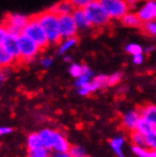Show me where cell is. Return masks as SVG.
Instances as JSON below:
<instances>
[{"instance_id": "cell-1", "label": "cell", "mask_w": 156, "mask_h": 157, "mask_svg": "<svg viewBox=\"0 0 156 157\" xmlns=\"http://www.w3.org/2000/svg\"><path fill=\"white\" fill-rule=\"evenodd\" d=\"M35 17L46 33L49 44L51 46L58 44L62 40L60 32H59L58 15L53 12L51 8H49L47 10H43V12L37 14Z\"/></svg>"}, {"instance_id": "cell-2", "label": "cell", "mask_w": 156, "mask_h": 157, "mask_svg": "<svg viewBox=\"0 0 156 157\" xmlns=\"http://www.w3.org/2000/svg\"><path fill=\"white\" fill-rule=\"evenodd\" d=\"M84 12L91 25L94 26H104L111 20L100 1H96V0L89 1V4L84 7Z\"/></svg>"}, {"instance_id": "cell-3", "label": "cell", "mask_w": 156, "mask_h": 157, "mask_svg": "<svg viewBox=\"0 0 156 157\" xmlns=\"http://www.w3.org/2000/svg\"><path fill=\"white\" fill-rule=\"evenodd\" d=\"M23 34H25V36H29L30 39L33 40L41 49H46V48L49 46L47 36H46L43 29L41 28L40 23L38 22V20H37L35 15L30 17L29 23H27V25L23 30Z\"/></svg>"}, {"instance_id": "cell-4", "label": "cell", "mask_w": 156, "mask_h": 157, "mask_svg": "<svg viewBox=\"0 0 156 157\" xmlns=\"http://www.w3.org/2000/svg\"><path fill=\"white\" fill-rule=\"evenodd\" d=\"M18 44H20L21 62H30L41 50V48L33 40L30 39L23 33L18 36Z\"/></svg>"}, {"instance_id": "cell-5", "label": "cell", "mask_w": 156, "mask_h": 157, "mask_svg": "<svg viewBox=\"0 0 156 157\" xmlns=\"http://www.w3.org/2000/svg\"><path fill=\"white\" fill-rule=\"evenodd\" d=\"M100 2L109 18L122 20L129 13V4L123 0H102Z\"/></svg>"}, {"instance_id": "cell-6", "label": "cell", "mask_w": 156, "mask_h": 157, "mask_svg": "<svg viewBox=\"0 0 156 157\" xmlns=\"http://www.w3.org/2000/svg\"><path fill=\"white\" fill-rule=\"evenodd\" d=\"M29 21H30V17L22 14H8L2 24L6 25L9 34L18 36L23 33V30L27 25Z\"/></svg>"}, {"instance_id": "cell-7", "label": "cell", "mask_w": 156, "mask_h": 157, "mask_svg": "<svg viewBox=\"0 0 156 157\" xmlns=\"http://www.w3.org/2000/svg\"><path fill=\"white\" fill-rule=\"evenodd\" d=\"M59 20V32L63 40L75 38V34L78 32V26L74 22V18L72 15H62L58 16Z\"/></svg>"}, {"instance_id": "cell-8", "label": "cell", "mask_w": 156, "mask_h": 157, "mask_svg": "<svg viewBox=\"0 0 156 157\" xmlns=\"http://www.w3.org/2000/svg\"><path fill=\"white\" fill-rule=\"evenodd\" d=\"M138 17L140 18L142 24L153 22L156 20V2L155 1H147L137 13Z\"/></svg>"}, {"instance_id": "cell-9", "label": "cell", "mask_w": 156, "mask_h": 157, "mask_svg": "<svg viewBox=\"0 0 156 157\" xmlns=\"http://www.w3.org/2000/svg\"><path fill=\"white\" fill-rule=\"evenodd\" d=\"M2 47L6 49L9 55L15 59V62H21V54H20V44H18V36L9 34L6 38L5 42L2 43Z\"/></svg>"}, {"instance_id": "cell-10", "label": "cell", "mask_w": 156, "mask_h": 157, "mask_svg": "<svg viewBox=\"0 0 156 157\" xmlns=\"http://www.w3.org/2000/svg\"><path fill=\"white\" fill-rule=\"evenodd\" d=\"M140 113L138 109H130L128 110L123 117H122V126L124 128L125 130H128L130 132L135 131L136 129V125L138 121L140 120Z\"/></svg>"}, {"instance_id": "cell-11", "label": "cell", "mask_w": 156, "mask_h": 157, "mask_svg": "<svg viewBox=\"0 0 156 157\" xmlns=\"http://www.w3.org/2000/svg\"><path fill=\"white\" fill-rule=\"evenodd\" d=\"M141 118L148 121L152 125L156 128V104H148L139 108Z\"/></svg>"}, {"instance_id": "cell-12", "label": "cell", "mask_w": 156, "mask_h": 157, "mask_svg": "<svg viewBox=\"0 0 156 157\" xmlns=\"http://www.w3.org/2000/svg\"><path fill=\"white\" fill-rule=\"evenodd\" d=\"M40 139L42 142V147L48 151L54 149V139H55V130L51 129H42L39 132Z\"/></svg>"}, {"instance_id": "cell-13", "label": "cell", "mask_w": 156, "mask_h": 157, "mask_svg": "<svg viewBox=\"0 0 156 157\" xmlns=\"http://www.w3.org/2000/svg\"><path fill=\"white\" fill-rule=\"evenodd\" d=\"M72 16L74 18V22L79 30H86V29L91 26V23H90L84 9H75L73 14H72Z\"/></svg>"}, {"instance_id": "cell-14", "label": "cell", "mask_w": 156, "mask_h": 157, "mask_svg": "<svg viewBox=\"0 0 156 157\" xmlns=\"http://www.w3.org/2000/svg\"><path fill=\"white\" fill-rule=\"evenodd\" d=\"M71 148L70 142L58 131H55V139H54V149L55 151H60V153H66Z\"/></svg>"}, {"instance_id": "cell-15", "label": "cell", "mask_w": 156, "mask_h": 157, "mask_svg": "<svg viewBox=\"0 0 156 157\" xmlns=\"http://www.w3.org/2000/svg\"><path fill=\"white\" fill-rule=\"evenodd\" d=\"M53 12L56 13L58 16L62 15H72L75 10L74 5L72 4V1H60L58 4L51 7Z\"/></svg>"}, {"instance_id": "cell-16", "label": "cell", "mask_w": 156, "mask_h": 157, "mask_svg": "<svg viewBox=\"0 0 156 157\" xmlns=\"http://www.w3.org/2000/svg\"><path fill=\"white\" fill-rule=\"evenodd\" d=\"M122 23L123 25L128 26V28H141L142 26V22L140 18L138 17L136 13H128L125 16H123L122 18Z\"/></svg>"}, {"instance_id": "cell-17", "label": "cell", "mask_w": 156, "mask_h": 157, "mask_svg": "<svg viewBox=\"0 0 156 157\" xmlns=\"http://www.w3.org/2000/svg\"><path fill=\"white\" fill-rule=\"evenodd\" d=\"M155 130H156L155 126L152 125L148 121H146V120H144V118L140 117V120H139L138 123H137L135 131L139 132V133H141L142 136L146 137V136H148L149 133H152L153 131H155Z\"/></svg>"}, {"instance_id": "cell-18", "label": "cell", "mask_w": 156, "mask_h": 157, "mask_svg": "<svg viewBox=\"0 0 156 157\" xmlns=\"http://www.w3.org/2000/svg\"><path fill=\"white\" fill-rule=\"evenodd\" d=\"M124 142H125L124 139H123L122 137H115L109 141L111 148L113 149L114 154H115L117 157H125L124 153H123V146H124Z\"/></svg>"}, {"instance_id": "cell-19", "label": "cell", "mask_w": 156, "mask_h": 157, "mask_svg": "<svg viewBox=\"0 0 156 157\" xmlns=\"http://www.w3.org/2000/svg\"><path fill=\"white\" fill-rule=\"evenodd\" d=\"M76 43H78V39H76V38H70V39L63 40L62 42L59 43L57 54H58V55H64V54H66L67 51L71 50L72 48L76 46Z\"/></svg>"}, {"instance_id": "cell-20", "label": "cell", "mask_w": 156, "mask_h": 157, "mask_svg": "<svg viewBox=\"0 0 156 157\" xmlns=\"http://www.w3.org/2000/svg\"><path fill=\"white\" fill-rule=\"evenodd\" d=\"M27 145V150L29 149H38V148H43L42 142L40 139L39 132H34V133L29 134L26 140Z\"/></svg>"}, {"instance_id": "cell-21", "label": "cell", "mask_w": 156, "mask_h": 157, "mask_svg": "<svg viewBox=\"0 0 156 157\" xmlns=\"http://www.w3.org/2000/svg\"><path fill=\"white\" fill-rule=\"evenodd\" d=\"M15 59L8 54L6 49L2 46H0V68H6V67L13 65Z\"/></svg>"}, {"instance_id": "cell-22", "label": "cell", "mask_w": 156, "mask_h": 157, "mask_svg": "<svg viewBox=\"0 0 156 157\" xmlns=\"http://www.w3.org/2000/svg\"><path fill=\"white\" fill-rule=\"evenodd\" d=\"M130 140L132 142V146H137V147H146V137L142 136L141 133L137 132V131H132L130 132ZM147 148V147H146Z\"/></svg>"}, {"instance_id": "cell-23", "label": "cell", "mask_w": 156, "mask_h": 157, "mask_svg": "<svg viewBox=\"0 0 156 157\" xmlns=\"http://www.w3.org/2000/svg\"><path fill=\"white\" fill-rule=\"evenodd\" d=\"M68 73L71 76H73L74 78H79L83 74V67L80 64L73 63L71 64V66L68 67Z\"/></svg>"}, {"instance_id": "cell-24", "label": "cell", "mask_w": 156, "mask_h": 157, "mask_svg": "<svg viewBox=\"0 0 156 157\" xmlns=\"http://www.w3.org/2000/svg\"><path fill=\"white\" fill-rule=\"evenodd\" d=\"M47 149L45 148H38V149H29L27 150V157H50Z\"/></svg>"}, {"instance_id": "cell-25", "label": "cell", "mask_w": 156, "mask_h": 157, "mask_svg": "<svg viewBox=\"0 0 156 157\" xmlns=\"http://www.w3.org/2000/svg\"><path fill=\"white\" fill-rule=\"evenodd\" d=\"M71 157H86V150L84 148H82L81 146L74 145V146H71L70 150H68Z\"/></svg>"}, {"instance_id": "cell-26", "label": "cell", "mask_w": 156, "mask_h": 157, "mask_svg": "<svg viewBox=\"0 0 156 157\" xmlns=\"http://www.w3.org/2000/svg\"><path fill=\"white\" fill-rule=\"evenodd\" d=\"M125 50L128 54L132 56H136V55H139V54H142V47H141L140 44H138V43H129L127 47H125Z\"/></svg>"}, {"instance_id": "cell-27", "label": "cell", "mask_w": 156, "mask_h": 157, "mask_svg": "<svg viewBox=\"0 0 156 157\" xmlns=\"http://www.w3.org/2000/svg\"><path fill=\"white\" fill-rule=\"evenodd\" d=\"M141 29L144 30L145 33H147L149 36H156V20L153 22H148V23L142 24Z\"/></svg>"}, {"instance_id": "cell-28", "label": "cell", "mask_w": 156, "mask_h": 157, "mask_svg": "<svg viewBox=\"0 0 156 157\" xmlns=\"http://www.w3.org/2000/svg\"><path fill=\"white\" fill-rule=\"evenodd\" d=\"M146 147L148 149L156 150V130L146 136Z\"/></svg>"}, {"instance_id": "cell-29", "label": "cell", "mask_w": 156, "mask_h": 157, "mask_svg": "<svg viewBox=\"0 0 156 157\" xmlns=\"http://www.w3.org/2000/svg\"><path fill=\"white\" fill-rule=\"evenodd\" d=\"M131 150L135 155L138 157H149V149L146 147H137V146H132Z\"/></svg>"}, {"instance_id": "cell-30", "label": "cell", "mask_w": 156, "mask_h": 157, "mask_svg": "<svg viewBox=\"0 0 156 157\" xmlns=\"http://www.w3.org/2000/svg\"><path fill=\"white\" fill-rule=\"evenodd\" d=\"M91 81H92V80H91V78L87 76V75H81L80 78L75 80V86H76L78 89H80V88H82V86L89 84Z\"/></svg>"}, {"instance_id": "cell-31", "label": "cell", "mask_w": 156, "mask_h": 157, "mask_svg": "<svg viewBox=\"0 0 156 157\" xmlns=\"http://www.w3.org/2000/svg\"><path fill=\"white\" fill-rule=\"evenodd\" d=\"M122 73H113V74L108 75V82H107V86H116L117 83L121 81Z\"/></svg>"}, {"instance_id": "cell-32", "label": "cell", "mask_w": 156, "mask_h": 157, "mask_svg": "<svg viewBox=\"0 0 156 157\" xmlns=\"http://www.w3.org/2000/svg\"><path fill=\"white\" fill-rule=\"evenodd\" d=\"M9 36L8 29L6 28L5 24H0V46H2V43L5 42L6 38Z\"/></svg>"}, {"instance_id": "cell-33", "label": "cell", "mask_w": 156, "mask_h": 157, "mask_svg": "<svg viewBox=\"0 0 156 157\" xmlns=\"http://www.w3.org/2000/svg\"><path fill=\"white\" fill-rule=\"evenodd\" d=\"M72 4L74 5L75 9H84V7L89 4V0H73Z\"/></svg>"}, {"instance_id": "cell-34", "label": "cell", "mask_w": 156, "mask_h": 157, "mask_svg": "<svg viewBox=\"0 0 156 157\" xmlns=\"http://www.w3.org/2000/svg\"><path fill=\"white\" fill-rule=\"evenodd\" d=\"M40 65L43 67V68H49V67L53 65V58L51 57H43L40 60Z\"/></svg>"}, {"instance_id": "cell-35", "label": "cell", "mask_w": 156, "mask_h": 157, "mask_svg": "<svg viewBox=\"0 0 156 157\" xmlns=\"http://www.w3.org/2000/svg\"><path fill=\"white\" fill-rule=\"evenodd\" d=\"M132 62H133V64H136V65L142 64V62H144V55H142V54H139V55L132 56Z\"/></svg>"}, {"instance_id": "cell-36", "label": "cell", "mask_w": 156, "mask_h": 157, "mask_svg": "<svg viewBox=\"0 0 156 157\" xmlns=\"http://www.w3.org/2000/svg\"><path fill=\"white\" fill-rule=\"evenodd\" d=\"M13 132V129L10 126H0V136H7Z\"/></svg>"}, {"instance_id": "cell-37", "label": "cell", "mask_w": 156, "mask_h": 157, "mask_svg": "<svg viewBox=\"0 0 156 157\" xmlns=\"http://www.w3.org/2000/svg\"><path fill=\"white\" fill-rule=\"evenodd\" d=\"M50 157H71L70 153L66 151V153H60V151H53L51 153Z\"/></svg>"}, {"instance_id": "cell-38", "label": "cell", "mask_w": 156, "mask_h": 157, "mask_svg": "<svg viewBox=\"0 0 156 157\" xmlns=\"http://www.w3.org/2000/svg\"><path fill=\"white\" fill-rule=\"evenodd\" d=\"M82 67H83V74L82 75H87V76H89V78H92L94 73L90 70V67L87 66V65H82Z\"/></svg>"}, {"instance_id": "cell-39", "label": "cell", "mask_w": 156, "mask_h": 157, "mask_svg": "<svg viewBox=\"0 0 156 157\" xmlns=\"http://www.w3.org/2000/svg\"><path fill=\"white\" fill-rule=\"evenodd\" d=\"M4 70L5 68H0V83L4 82L5 80H6V78H7V73Z\"/></svg>"}, {"instance_id": "cell-40", "label": "cell", "mask_w": 156, "mask_h": 157, "mask_svg": "<svg viewBox=\"0 0 156 157\" xmlns=\"http://www.w3.org/2000/svg\"><path fill=\"white\" fill-rule=\"evenodd\" d=\"M71 59H72V58H71L70 56H65V57H64V60H65V62H67V63H70Z\"/></svg>"}, {"instance_id": "cell-41", "label": "cell", "mask_w": 156, "mask_h": 157, "mask_svg": "<svg viewBox=\"0 0 156 157\" xmlns=\"http://www.w3.org/2000/svg\"><path fill=\"white\" fill-rule=\"evenodd\" d=\"M154 49H155L154 47H149V48H147V49H146V51H147V52H150V51L154 50Z\"/></svg>"}, {"instance_id": "cell-42", "label": "cell", "mask_w": 156, "mask_h": 157, "mask_svg": "<svg viewBox=\"0 0 156 157\" xmlns=\"http://www.w3.org/2000/svg\"><path fill=\"white\" fill-rule=\"evenodd\" d=\"M86 157H90V156H86Z\"/></svg>"}]
</instances>
